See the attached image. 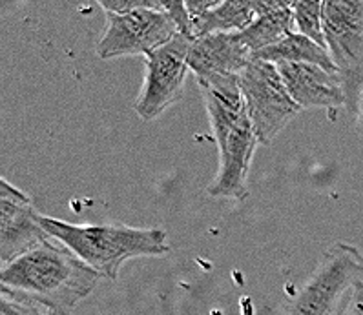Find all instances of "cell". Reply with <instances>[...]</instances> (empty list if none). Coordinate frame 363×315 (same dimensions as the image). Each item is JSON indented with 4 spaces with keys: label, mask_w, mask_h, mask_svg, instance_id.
<instances>
[{
    "label": "cell",
    "mask_w": 363,
    "mask_h": 315,
    "mask_svg": "<svg viewBox=\"0 0 363 315\" xmlns=\"http://www.w3.org/2000/svg\"><path fill=\"white\" fill-rule=\"evenodd\" d=\"M205 110L218 144V171L206 192L219 199L245 200L248 197V173L257 141L248 119L238 75L199 79Z\"/></svg>",
    "instance_id": "1"
},
{
    "label": "cell",
    "mask_w": 363,
    "mask_h": 315,
    "mask_svg": "<svg viewBox=\"0 0 363 315\" xmlns=\"http://www.w3.org/2000/svg\"><path fill=\"white\" fill-rule=\"evenodd\" d=\"M99 281L101 273L53 237L0 272L2 288L59 315H73Z\"/></svg>",
    "instance_id": "2"
},
{
    "label": "cell",
    "mask_w": 363,
    "mask_h": 315,
    "mask_svg": "<svg viewBox=\"0 0 363 315\" xmlns=\"http://www.w3.org/2000/svg\"><path fill=\"white\" fill-rule=\"evenodd\" d=\"M48 235L69 248L90 268L116 281L128 259L159 257L170 253L167 231L159 228H132L124 224H69L40 215Z\"/></svg>",
    "instance_id": "3"
},
{
    "label": "cell",
    "mask_w": 363,
    "mask_h": 315,
    "mask_svg": "<svg viewBox=\"0 0 363 315\" xmlns=\"http://www.w3.org/2000/svg\"><path fill=\"white\" fill-rule=\"evenodd\" d=\"M238 77L257 141L270 144L303 110L291 97L276 64L252 59Z\"/></svg>",
    "instance_id": "4"
},
{
    "label": "cell",
    "mask_w": 363,
    "mask_h": 315,
    "mask_svg": "<svg viewBox=\"0 0 363 315\" xmlns=\"http://www.w3.org/2000/svg\"><path fill=\"white\" fill-rule=\"evenodd\" d=\"M363 281V253L343 241L330 244L292 301L289 315H337L343 295Z\"/></svg>",
    "instance_id": "5"
},
{
    "label": "cell",
    "mask_w": 363,
    "mask_h": 315,
    "mask_svg": "<svg viewBox=\"0 0 363 315\" xmlns=\"http://www.w3.org/2000/svg\"><path fill=\"white\" fill-rule=\"evenodd\" d=\"M323 33L354 111L363 91V0H325Z\"/></svg>",
    "instance_id": "6"
},
{
    "label": "cell",
    "mask_w": 363,
    "mask_h": 315,
    "mask_svg": "<svg viewBox=\"0 0 363 315\" xmlns=\"http://www.w3.org/2000/svg\"><path fill=\"white\" fill-rule=\"evenodd\" d=\"M179 35L174 18L167 11L135 9L132 13H106V28L97 44L101 59L145 55L157 52Z\"/></svg>",
    "instance_id": "7"
},
{
    "label": "cell",
    "mask_w": 363,
    "mask_h": 315,
    "mask_svg": "<svg viewBox=\"0 0 363 315\" xmlns=\"http://www.w3.org/2000/svg\"><path fill=\"white\" fill-rule=\"evenodd\" d=\"M190 44L192 40L184 35H177L145 59V81L135 101V113L146 122L179 101L190 69Z\"/></svg>",
    "instance_id": "8"
},
{
    "label": "cell",
    "mask_w": 363,
    "mask_h": 315,
    "mask_svg": "<svg viewBox=\"0 0 363 315\" xmlns=\"http://www.w3.org/2000/svg\"><path fill=\"white\" fill-rule=\"evenodd\" d=\"M286 90L301 110L323 108L330 115L347 106V91L340 73L312 64H276Z\"/></svg>",
    "instance_id": "9"
},
{
    "label": "cell",
    "mask_w": 363,
    "mask_h": 315,
    "mask_svg": "<svg viewBox=\"0 0 363 315\" xmlns=\"http://www.w3.org/2000/svg\"><path fill=\"white\" fill-rule=\"evenodd\" d=\"M250 60L252 52L241 33L205 35L190 44L189 66L197 81L219 75H240Z\"/></svg>",
    "instance_id": "10"
},
{
    "label": "cell",
    "mask_w": 363,
    "mask_h": 315,
    "mask_svg": "<svg viewBox=\"0 0 363 315\" xmlns=\"http://www.w3.org/2000/svg\"><path fill=\"white\" fill-rule=\"evenodd\" d=\"M31 202L0 199V263L8 266L28 251L50 241Z\"/></svg>",
    "instance_id": "11"
},
{
    "label": "cell",
    "mask_w": 363,
    "mask_h": 315,
    "mask_svg": "<svg viewBox=\"0 0 363 315\" xmlns=\"http://www.w3.org/2000/svg\"><path fill=\"white\" fill-rule=\"evenodd\" d=\"M274 4L276 0H223L194 24V39L212 33H243Z\"/></svg>",
    "instance_id": "12"
},
{
    "label": "cell",
    "mask_w": 363,
    "mask_h": 315,
    "mask_svg": "<svg viewBox=\"0 0 363 315\" xmlns=\"http://www.w3.org/2000/svg\"><path fill=\"white\" fill-rule=\"evenodd\" d=\"M252 59L270 62V64H312L320 66L325 71L337 73L329 50L316 44L305 35L296 33V31L276 46L265 47V50L254 53Z\"/></svg>",
    "instance_id": "13"
},
{
    "label": "cell",
    "mask_w": 363,
    "mask_h": 315,
    "mask_svg": "<svg viewBox=\"0 0 363 315\" xmlns=\"http://www.w3.org/2000/svg\"><path fill=\"white\" fill-rule=\"evenodd\" d=\"M294 31L296 24L292 2L291 0H276L274 8L265 15H261L252 26L241 33V37L254 55L265 47L276 46Z\"/></svg>",
    "instance_id": "14"
},
{
    "label": "cell",
    "mask_w": 363,
    "mask_h": 315,
    "mask_svg": "<svg viewBox=\"0 0 363 315\" xmlns=\"http://www.w3.org/2000/svg\"><path fill=\"white\" fill-rule=\"evenodd\" d=\"M296 33L305 35L320 46L327 47L323 33V2L316 0H296L292 2Z\"/></svg>",
    "instance_id": "15"
},
{
    "label": "cell",
    "mask_w": 363,
    "mask_h": 315,
    "mask_svg": "<svg viewBox=\"0 0 363 315\" xmlns=\"http://www.w3.org/2000/svg\"><path fill=\"white\" fill-rule=\"evenodd\" d=\"M0 315H59L55 311L40 307L37 302L11 294L0 288Z\"/></svg>",
    "instance_id": "16"
},
{
    "label": "cell",
    "mask_w": 363,
    "mask_h": 315,
    "mask_svg": "<svg viewBox=\"0 0 363 315\" xmlns=\"http://www.w3.org/2000/svg\"><path fill=\"white\" fill-rule=\"evenodd\" d=\"M337 315H363V281L352 288L345 307L337 311Z\"/></svg>",
    "instance_id": "17"
},
{
    "label": "cell",
    "mask_w": 363,
    "mask_h": 315,
    "mask_svg": "<svg viewBox=\"0 0 363 315\" xmlns=\"http://www.w3.org/2000/svg\"><path fill=\"white\" fill-rule=\"evenodd\" d=\"M186 4V9H189V15L192 18V22L196 24L199 18L205 17L206 13H210L212 9L218 8L221 4V0H189L184 2Z\"/></svg>",
    "instance_id": "18"
},
{
    "label": "cell",
    "mask_w": 363,
    "mask_h": 315,
    "mask_svg": "<svg viewBox=\"0 0 363 315\" xmlns=\"http://www.w3.org/2000/svg\"><path fill=\"white\" fill-rule=\"evenodd\" d=\"M0 199H9V200H17V202H31L30 197L24 192H21L18 188L11 186L6 179L0 181Z\"/></svg>",
    "instance_id": "19"
},
{
    "label": "cell",
    "mask_w": 363,
    "mask_h": 315,
    "mask_svg": "<svg viewBox=\"0 0 363 315\" xmlns=\"http://www.w3.org/2000/svg\"><path fill=\"white\" fill-rule=\"evenodd\" d=\"M354 113H356V126H358L359 132L363 133V91L359 93V97H358V103H356Z\"/></svg>",
    "instance_id": "20"
}]
</instances>
